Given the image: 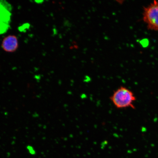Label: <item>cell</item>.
<instances>
[{
	"instance_id": "cell-2",
	"label": "cell",
	"mask_w": 158,
	"mask_h": 158,
	"mask_svg": "<svg viewBox=\"0 0 158 158\" xmlns=\"http://www.w3.org/2000/svg\"><path fill=\"white\" fill-rule=\"evenodd\" d=\"M143 18L148 29L158 31V1H155L144 8Z\"/></svg>"
},
{
	"instance_id": "cell-1",
	"label": "cell",
	"mask_w": 158,
	"mask_h": 158,
	"mask_svg": "<svg viewBox=\"0 0 158 158\" xmlns=\"http://www.w3.org/2000/svg\"><path fill=\"white\" fill-rule=\"evenodd\" d=\"M110 100L118 109L135 108L134 103L136 100L135 96L131 90L125 87H120L114 90Z\"/></svg>"
},
{
	"instance_id": "cell-3",
	"label": "cell",
	"mask_w": 158,
	"mask_h": 158,
	"mask_svg": "<svg viewBox=\"0 0 158 158\" xmlns=\"http://www.w3.org/2000/svg\"><path fill=\"white\" fill-rule=\"evenodd\" d=\"M2 47L6 52H15L19 47V41L17 37L13 35H7L3 39Z\"/></svg>"
}]
</instances>
